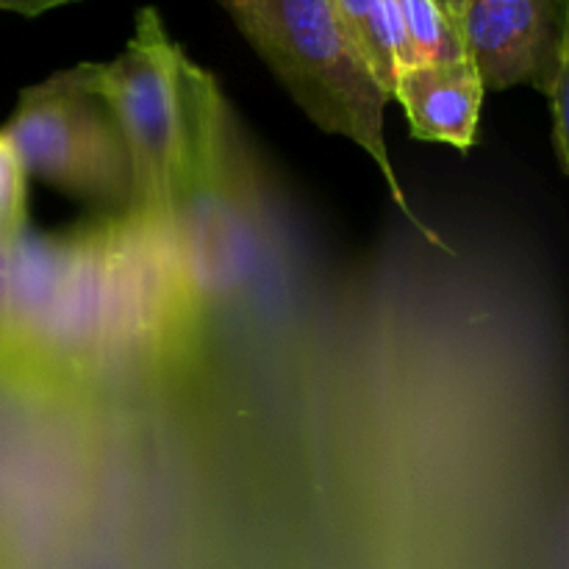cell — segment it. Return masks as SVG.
<instances>
[{
  "instance_id": "obj_1",
  "label": "cell",
  "mask_w": 569,
  "mask_h": 569,
  "mask_svg": "<svg viewBox=\"0 0 569 569\" xmlns=\"http://www.w3.org/2000/svg\"><path fill=\"white\" fill-rule=\"evenodd\" d=\"M256 53L300 109L328 133L350 139L378 164L406 220L431 244L439 237L417 220L383 142L389 98L345 31L333 0H220Z\"/></svg>"
},
{
  "instance_id": "obj_2",
  "label": "cell",
  "mask_w": 569,
  "mask_h": 569,
  "mask_svg": "<svg viewBox=\"0 0 569 569\" xmlns=\"http://www.w3.org/2000/svg\"><path fill=\"white\" fill-rule=\"evenodd\" d=\"M0 131L28 176L83 203L133 217L131 156L109 106L89 87L87 64L22 89L14 114Z\"/></svg>"
},
{
  "instance_id": "obj_5",
  "label": "cell",
  "mask_w": 569,
  "mask_h": 569,
  "mask_svg": "<svg viewBox=\"0 0 569 569\" xmlns=\"http://www.w3.org/2000/svg\"><path fill=\"white\" fill-rule=\"evenodd\" d=\"M483 87L470 59L448 64H417L398 76L395 103L403 106L411 133L426 142H445L467 150L476 142Z\"/></svg>"
},
{
  "instance_id": "obj_7",
  "label": "cell",
  "mask_w": 569,
  "mask_h": 569,
  "mask_svg": "<svg viewBox=\"0 0 569 569\" xmlns=\"http://www.w3.org/2000/svg\"><path fill=\"white\" fill-rule=\"evenodd\" d=\"M395 9L415 56V67L467 59L459 31L433 0H395Z\"/></svg>"
},
{
  "instance_id": "obj_10",
  "label": "cell",
  "mask_w": 569,
  "mask_h": 569,
  "mask_svg": "<svg viewBox=\"0 0 569 569\" xmlns=\"http://www.w3.org/2000/svg\"><path fill=\"white\" fill-rule=\"evenodd\" d=\"M61 3H64V0H0V9L17 11V14H26V17H37V14H44V11L56 9V6Z\"/></svg>"
},
{
  "instance_id": "obj_3",
  "label": "cell",
  "mask_w": 569,
  "mask_h": 569,
  "mask_svg": "<svg viewBox=\"0 0 569 569\" xmlns=\"http://www.w3.org/2000/svg\"><path fill=\"white\" fill-rule=\"evenodd\" d=\"M183 50L164 31L159 11L144 6L133 37L109 64L89 67V87L109 106L133 167V217L172 228L178 159H181Z\"/></svg>"
},
{
  "instance_id": "obj_9",
  "label": "cell",
  "mask_w": 569,
  "mask_h": 569,
  "mask_svg": "<svg viewBox=\"0 0 569 569\" xmlns=\"http://www.w3.org/2000/svg\"><path fill=\"white\" fill-rule=\"evenodd\" d=\"M542 92L553 103V144L561 167L567 170V59L559 61L550 81L545 83Z\"/></svg>"
},
{
  "instance_id": "obj_4",
  "label": "cell",
  "mask_w": 569,
  "mask_h": 569,
  "mask_svg": "<svg viewBox=\"0 0 569 569\" xmlns=\"http://www.w3.org/2000/svg\"><path fill=\"white\" fill-rule=\"evenodd\" d=\"M456 31L487 89H542L567 59L559 0H467Z\"/></svg>"
},
{
  "instance_id": "obj_8",
  "label": "cell",
  "mask_w": 569,
  "mask_h": 569,
  "mask_svg": "<svg viewBox=\"0 0 569 569\" xmlns=\"http://www.w3.org/2000/svg\"><path fill=\"white\" fill-rule=\"evenodd\" d=\"M28 172L0 131V256H11L22 242L28 220Z\"/></svg>"
},
{
  "instance_id": "obj_6",
  "label": "cell",
  "mask_w": 569,
  "mask_h": 569,
  "mask_svg": "<svg viewBox=\"0 0 569 569\" xmlns=\"http://www.w3.org/2000/svg\"><path fill=\"white\" fill-rule=\"evenodd\" d=\"M345 31L367 61L387 98L392 100L398 76L415 67L395 0H333Z\"/></svg>"
},
{
  "instance_id": "obj_11",
  "label": "cell",
  "mask_w": 569,
  "mask_h": 569,
  "mask_svg": "<svg viewBox=\"0 0 569 569\" xmlns=\"http://www.w3.org/2000/svg\"><path fill=\"white\" fill-rule=\"evenodd\" d=\"M433 3H437L439 9H442V14L448 17V20L453 22V26H459L461 14H465L467 0H433Z\"/></svg>"
}]
</instances>
